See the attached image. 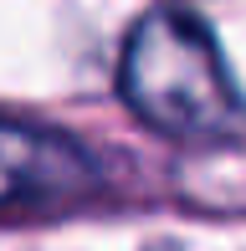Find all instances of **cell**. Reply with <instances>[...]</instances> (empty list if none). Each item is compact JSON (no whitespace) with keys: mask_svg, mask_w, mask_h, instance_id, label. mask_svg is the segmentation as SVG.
I'll list each match as a JSON object with an SVG mask.
<instances>
[{"mask_svg":"<svg viewBox=\"0 0 246 251\" xmlns=\"http://www.w3.org/2000/svg\"><path fill=\"white\" fill-rule=\"evenodd\" d=\"M118 87L149 128L185 144H216L241 133L246 102L231 82L221 47L200 16L154 5L123 41Z\"/></svg>","mask_w":246,"mask_h":251,"instance_id":"cell-1","label":"cell"},{"mask_svg":"<svg viewBox=\"0 0 246 251\" xmlns=\"http://www.w3.org/2000/svg\"><path fill=\"white\" fill-rule=\"evenodd\" d=\"M98 179L93 159L51 128L0 118V210L72 200Z\"/></svg>","mask_w":246,"mask_h":251,"instance_id":"cell-2","label":"cell"}]
</instances>
